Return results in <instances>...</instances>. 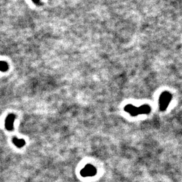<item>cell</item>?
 I'll return each mask as SVG.
<instances>
[{
    "instance_id": "obj_2",
    "label": "cell",
    "mask_w": 182,
    "mask_h": 182,
    "mask_svg": "<svg viewBox=\"0 0 182 182\" xmlns=\"http://www.w3.org/2000/svg\"><path fill=\"white\" fill-rule=\"evenodd\" d=\"M96 174V168L91 164H87L81 171V174L82 176L85 177H92L95 176Z\"/></svg>"
},
{
    "instance_id": "obj_5",
    "label": "cell",
    "mask_w": 182,
    "mask_h": 182,
    "mask_svg": "<svg viewBox=\"0 0 182 182\" xmlns=\"http://www.w3.org/2000/svg\"><path fill=\"white\" fill-rule=\"evenodd\" d=\"M12 142L18 148H21L25 144V141L23 139H19L17 137L12 138Z\"/></svg>"
},
{
    "instance_id": "obj_6",
    "label": "cell",
    "mask_w": 182,
    "mask_h": 182,
    "mask_svg": "<svg viewBox=\"0 0 182 182\" xmlns=\"http://www.w3.org/2000/svg\"><path fill=\"white\" fill-rule=\"evenodd\" d=\"M140 109V114H147L150 113L151 108L148 105H143L139 107Z\"/></svg>"
},
{
    "instance_id": "obj_7",
    "label": "cell",
    "mask_w": 182,
    "mask_h": 182,
    "mask_svg": "<svg viewBox=\"0 0 182 182\" xmlns=\"http://www.w3.org/2000/svg\"><path fill=\"white\" fill-rule=\"evenodd\" d=\"M8 64L3 61H0V71L5 72L8 70Z\"/></svg>"
},
{
    "instance_id": "obj_3",
    "label": "cell",
    "mask_w": 182,
    "mask_h": 182,
    "mask_svg": "<svg viewBox=\"0 0 182 182\" xmlns=\"http://www.w3.org/2000/svg\"><path fill=\"white\" fill-rule=\"evenodd\" d=\"M16 116L14 114H10L7 116L5 119V127L8 131H12L14 128V122Z\"/></svg>"
},
{
    "instance_id": "obj_1",
    "label": "cell",
    "mask_w": 182,
    "mask_h": 182,
    "mask_svg": "<svg viewBox=\"0 0 182 182\" xmlns=\"http://www.w3.org/2000/svg\"><path fill=\"white\" fill-rule=\"evenodd\" d=\"M172 98V95L168 92H164L161 95L159 99L160 109L161 111H163L167 109Z\"/></svg>"
},
{
    "instance_id": "obj_8",
    "label": "cell",
    "mask_w": 182,
    "mask_h": 182,
    "mask_svg": "<svg viewBox=\"0 0 182 182\" xmlns=\"http://www.w3.org/2000/svg\"><path fill=\"white\" fill-rule=\"evenodd\" d=\"M33 1L34 2V3H37L39 1V0H33Z\"/></svg>"
},
{
    "instance_id": "obj_4",
    "label": "cell",
    "mask_w": 182,
    "mask_h": 182,
    "mask_svg": "<svg viewBox=\"0 0 182 182\" xmlns=\"http://www.w3.org/2000/svg\"><path fill=\"white\" fill-rule=\"evenodd\" d=\"M124 110L125 112L129 113L131 116H135L138 115H140V109L139 107L134 106L131 104H129L125 107Z\"/></svg>"
}]
</instances>
